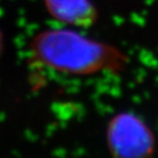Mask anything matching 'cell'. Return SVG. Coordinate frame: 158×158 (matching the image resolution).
I'll use <instances>...</instances> for the list:
<instances>
[{
  "mask_svg": "<svg viewBox=\"0 0 158 158\" xmlns=\"http://www.w3.org/2000/svg\"><path fill=\"white\" fill-rule=\"evenodd\" d=\"M31 51L41 65L64 75H119L129 64L127 53L118 47L70 28L38 33L32 40Z\"/></svg>",
  "mask_w": 158,
  "mask_h": 158,
  "instance_id": "6da1fadb",
  "label": "cell"
},
{
  "mask_svg": "<svg viewBox=\"0 0 158 158\" xmlns=\"http://www.w3.org/2000/svg\"><path fill=\"white\" fill-rule=\"evenodd\" d=\"M105 144L111 158H153L157 150L155 133L142 116L119 111L105 127Z\"/></svg>",
  "mask_w": 158,
  "mask_h": 158,
  "instance_id": "7a4b0ae2",
  "label": "cell"
},
{
  "mask_svg": "<svg viewBox=\"0 0 158 158\" xmlns=\"http://www.w3.org/2000/svg\"><path fill=\"white\" fill-rule=\"evenodd\" d=\"M44 4L55 21L72 28H90L99 18L92 0H44Z\"/></svg>",
  "mask_w": 158,
  "mask_h": 158,
  "instance_id": "3957f363",
  "label": "cell"
},
{
  "mask_svg": "<svg viewBox=\"0 0 158 158\" xmlns=\"http://www.w3.org/2000/svg\"><path fill=\"white\" fill-rule=\"evenodd\" d=\"M25 137H26L29 141H32V142H34V141L36 140V138H37L30 130H26V131H25Z\"/></svg>",
  "mask_w": 158,
  "mask_h": 158,
  "instance_id": "277c9868",
  "label": "cell"
},
{
  "mask_svg": "<svg viewBox=\"0 0 158 158\" xmlns=\"http://www.w3.org/2000/svg\"><path fill=\"white\" fill-rule=\"evenodd\" d=\"M2 46H3V38H2L1 33H0V54H1V51H2Z\"/></svg>",
  "mask_w": 158,
  "mask_h": 158,
  "instance_id": "5b68a950",
  "label": "cell"
},
{
  "mask_svg": "<svg viewBox=\"0 0 158 158\" xmlns=\"http://www.w3.org/2000/svg\"><path fill=\"white\" fill-rule=\"evenodd\" d=\"M12 154H13V155H15V156H18V157L21 156V155H19V153H18V151H15V150L12 151Z\"/></svg>",
  "mask_w": 158,
  "mask_h": 158,
  "instance_id": "8992f818",
  "label": "cell"
},
{
  "mask_svg": "<svg viewBox=\"0 0 158 158\" xmlns=\"http://www.w3.org/2000/svg\"><path fill=\"white\" fill-rule=\"evenodd\" d=\"M3 118H4V117H3V114H1V115H0V122H2Z\"/></svg>",
  "mask_w": 158,
  "mask_h": 158,
  "instance_id": "52a82bcc",
  "label": "cell"
}]
</instances>
